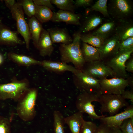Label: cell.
Instances as JSON below:
<instances>
[{"label":"cell","mask_w":133,"mask_h":133,"mask_svg":"<svg viewBox=\"0 0 133 133\" xmlns=\"http://www.w3.org/2000/svg\"><path fill=\"white\" fill-rule=\"evenodd\" d=\"M81 35L80 31L75 33L72 42L68 45L61 44L59 49L62 62L72 63L76 68L81 71L86 63L80 46Z\"/></svg>","instance_id":"obj_1"},{"label":"cell","mask_w":133,"mask_h":133,"mask_svg":"<svg viewBox=\"0 0 133 133\" xmlns=\"http://www.w3.org/2000/svg\"><path fill=\"white\" fill-rule=\"evenodd\" d=\"M38 94L37 88H29L17 101L16 108L17 113L19 118L23 121H30L35 117Z\"/></svg>","instance_id":"obj_2"},{"label":"cell","mask_w":133,"mask_h":133,"mask_svg":"<svg viewBox=\"0 0 133 133\" xmlns=\"http://www.w3.org/2000/svg\"><path fill=\"white\" fill-rule=\"evenodd\" d=\"M29 88L30 83L28 79L19 80L14 76L10 82L0 84V100L11 99L17 102Z\"/></svg>","instance_id":"obj_3"},{"label":"cell","mask_w":133,"mask_h":133,"mask_svg":"<svg viewBox=\"0 0 133 133\" xmlns=\"http://www.w3.org/2000/svg\"><path fill=\"white\" fill-rule=\"evenodd\" d=\"M100 95L87 92L79 94L77 97L75 102L76 106L78 111L83 114L87 113L92 119L99 120L102 117L107 116L106 115H98L95 111V106L92 104L94 101L99 102V96Z\"/></svg>","instance_id":"obj_4"},{"label":"cell","mask_w":133,"mask_h":133,"mask_svg":"<svg viewBox=\"0 0 133 133\" xmlns=\"http://www.w3.org/2000/svg\"><path fill=\"white\" fill-rule=\"evenodd\" d=\"M99 103L101 105L100 112L102 114L108 113L109 116L117 114L120 109L129 105L120 95L100 94L99 96Z\"/></svg>","instance_id":"obj_5"},{"label":"cell","mask_w":133,"mask_h":133,"mask_svg":"<svg viewBox=\"0 0 133 133\" xmlns=\"http://www.w3.org/2000/svg\"><path fill=\"white\" fill-rule=\"evenodd\" d=\"M73 79L75 86L81 93L87 92L101 94L99 79L81 70L73 74Z\"/></svg>","instance_id":"obj_6"},{"label":"cell","mask_w":133,"mask_h":133,"mask_svg":"<svg viewBox=\"0 0 133 133\" xmlns=\"http://www.w3.org/2000/svg\"><path fill=\"white\" fill-rule=\"evenodd\" d=\"M101 94L121 95L129 86L130 76L127 79L119 78H106L99 79Z\"/></svg>","instance_id":"obj_7"},{"label":"cell","mask_w":133,"mask_h":133,"mask_svg":"<svg viewBox=\"0 0 133 133\" xmlns=\"http://www.w3.org/2000/svg\"><path fill=\"white\" fill-rule=\"evenodd\" d=\"M133 50L119 52L104 62L113 71L115 78L127 79L129 76L125 70V64L131 56Z\"/></svg>","instance_id":"obj_8"},{"label":"cell","mask_w":133,"mask_h":133,"mask_svg":"<svg viewBox=\"0 0 133 133\" xmlns=\"http://www.w3.org/2000/svg\"><path fill=\"white\" fill-rule=\"evenodd\" d=\"M10 9L12 16L16 22L18 31L23 37L26 48L29 50L31 36L21 3H16Z\"/></svg>","instance_id":"obj_9"},{"label":"cell","mask_w":133,"mask_h":133,"mask_svg":"<svg viewBox=\"0 0 133 133\" xmlns=\"http://www.w3.org/2000/svg\"><path fill=\"white\" fill-rule=\"evenodd\" d=\"M81 71L97 79L115 77L111 69L103 61L99 60L86 63Z\"/></svg>","instance_id":"obj_10"},{"label":"cell","mask_w":133,"mask_h":133,"mask_svg":"<svg viewBox=\"0 0 133 133\" xmlns=\"http://www.w3.org/2000/svg\"><path fill=\"white\" fill-rule=\"evenodd\" d=\"M107 10L109 15L120 20L129 17L133 11L131 3L127 0H111L107 6Z\"/></svg>","instance_id":"obj_11"},{"label":"cell","mask_w":133,"mask_h":133,"mask_svg":"<svg viewBox=\"0 0 133 133\" xmlns=\"http://www.w3.org/2000/svg\"><path fill=\"white\" fill-rule=\"evenodd\" d=\"M120 42L115 35L104 40L98 48L99 60L105 62L119 52Z\"/></svg>","instance_id":"obj_12"},{"label":"cell","mask_w":133,"mask_h":133,"mask_svg":"<svg viewBox=\"0 0 133 133\" xmlns=\"http://www.w3.org/2000/svg\"><path fill=\"white\" fill-rule=\"evenodd\" d=\"M133 117V105H129L123 111L112 116L102 117L99 120L101 123L108 127H119L125 119Z\"/></svg>","instance_id":"obj_13"},{"label":"cell","mask_w":133,"mask_h":133,"mask_svg":"<svg viewBox=\"0 0 133 133\" xmlns=\"http://www.w3.org/2000/svg\"><path fill=\"white\" fill-rule=\"evenodd\" d=\"M40 65L49 71L56 73L69 71L74 74L80 71L74 67L62 62L44 60L41 61Z\"/></svg>","instance_id":"obj_14"},{"label":"cell","mask_w":133,"mask_h":133,"mask_svg":"<svg viewBox=\"0 0 133 133\" xmlns=\"http://www.w3.org/2000/svg\"><path fill=\"white\" fill-rule=\"evenodd\" d=\"M52 44L49 33L43 28L37 47L40 55L43 57L50 56L54 50Z\"/></svg>","instance_id":"obj_15"},{"label":"cell","mask_w":133,"mask_h":133,"mask_svg":"<svg viewBox=\"0 0 133 133\" xmlns=\"http://www.w3.org/2000/svg\"><path fill=\"white\" fill-rule=\"evenodd\" d=\"M53 43H60L68 45L72 42L73 39L66 29L58 27L51 28L47 30Z\"/></svg>","instance_id":"obj_16"},{"label":"cell","mask_w":133,"mask_h":133,"mask_svg":"<svg viewBox=\"0 0 133 133\" xmlns=\"http://www.w3.org/2000/svg\"><path fill=\"white\" fill-rule=\"evenodd\" d=\"M80 17L74 13L60 10L53 13L50 21L55 22H64L66 24L78 25L80 24Z\"/></svg>","instance_id":"obj_17"},{"label":"cell","mask_w":133,"mask_h":133,"mask_svg":"<svg viewBox=\"0 0 133 133\" xmlns=\"http://www.w3.org/2000/svg\"><path fill=\"white\" fill-rule=\"evenodd\" d=\"M25 43L18 37L17 34L0 25V44L13 46Z\"/></svg>","instance_id":"obj_18"},{"label":"cell","mask_w":133,"mask_h":133,"mask_svg":"<svg viewBox=\"0 0 133 133\" xmlns=\"http://www.w3.org/2000/svg\"><path fill=\"white\" fill-rule=\"evenodd\" d=\"M120 24L116 28L115 34L120 42L133 37V24L132 21L124 20H121Z\"/></svg>","instance_id":"obj_19"},{"label":"cell","mask_w":133,"mask_h":133,"mask_svg":"<svg viewBox=\"0 0 133 133\" xmlns=\"http://www.w3.org/2000/svg\"><path fill=\"white\" fill-rule=\"evenodd\" d=\"M64 119L65 124L68 125L72 133H80L84 120L83 113L78 111L70 116L64 117Z\"/></svg>","instance_id":"obj_20"},{"label":"cell","mask_w":133,"mask_h":133,"mask_svg":"<svg viewBox=\"0 0 133 133\" xmlns=\"http://www.w3.org/2000/svg\"><path fill=\"white\" fill-rule=\"evenodd\" d=\"M9 59L19 66L29 67L33 65H40L41 61L33 57L14 52H10L8 55Z\"/></svg>","instance_id":"obj_21"},{"label":"cell","mask_w":133,"mask_h":133,"mask_svg":"<svg viewBox=\"0 0 133 133\" xmlns=\"http://www.w3.org/2000/svg\"><path fill=\"white\" fill-rule=\"evenodd\" d=\"M28 24L31 39L35 46L37 48L40 34L43 28L42 24L33 16L29 19Z\"/></svg>","instance_id":"obj_22"},{"label":"cell","mask_w":133,"mask_h":133,"mask_svg":"<svg viewBox=\"0 0 133 133\" xmlns=\"http://www.w3.org/2000/svg\"><path fill=\"white\" fill-rule=\"evenodd\" d=\"M81 48L83 57L86 63L99 60L98 48L83 42Z\"/></svg>","instance_id":"obj_23"},{"label":"cell","mask_w":133,"mask_h":133,"mask_svg":"<svg viewBox=\"0 0 133 133\" xmlns=\"http://www.w3.org/2000/svg\"><path fill=\"white\" fill-rule=\"evenodd\" d=\"M53 13L51 10L48 7L35 5L34 16L41 23L50 20Z\"/></svg>","instance_id":"obj_24"},{"label":"cell","mask_w":133,"mask_h":133,"mask_svg":"<svg viewBox=\"0 0 133 133\" xmlns=\"http://www.w3.org/2000/svg\"><path fill=\"white\" fill-rule=\"evenodd\" d=\"M115 25L114 22H107L102 25L92 34L98 36L104 40L107 39L114 29Z\"/></svg>","instance_id":"obj_25"},{"label":"cell","mask_w":133,"mask_h":133,"mask_svg":"<svg viewBox=\"0 0 133 133\" xmlns=\"http://www.w3.org/2000/svg\"><path fill=\"white\" fill-rule=\"evenodd\" d=\"M102 21L100 16L92 15L86 19L81 28V31L86 32L91 30L100 24Z\"/></svg>","instance_id":"obj_26"},{"label":"cell","mask_w":133,"mask_h":133,"mask_svg":"<svg viewBox=\"0 0 133 133\" xmlns=\"http://www.w3.org/2000/svg\"><path fill=\"white\" fill-rule=\"evenodd\" d=\"M53 116L54 133H65L64 129V117L62 114L59 111L55 110Z\"/></svg>","instance_id":"obj_27"},{"label":"cell","mask_w":133,"mask_h":133,"mask_svg":"<svg viewBox=\"0 0 133 133\" xmlns=\"http://www.w3.org/2000/svg\"><path fill=\"white\" fill-rule=\"evenodd\" d=\"M81 40L93 46L100 48L104 41L100 37L92 34L81 35Z\"/></svg>","instance_id":"obj_28"},{"label":"cell","mask_w":133,"mask_h":133,"mask_svg":"<svg viewBox=\"0 0 133 133\" xmlns=\"http://www.w3.org/2000/svg\"><path fill=\"white\" fill-rule=\"evenodd\" d=\"M52 4L55 5L60 10H66L74 13V2L72 0H51Z\"/></svg>","instance_id":"obj_29"},{"label":"cell","mask_w":133,"mask_h":133,"mask_svg":"<svg viewBox=\"0 0 133 133\" xmlns=\"http://www.w3.org/2000/svg\"><path fill=\"white\" fill-rule=\"evenodd\" d=\"M107 0H99L91 6L90 10L98 11L104 16L108 17L109 15L107 10Z\"/></svg>","instance_id":"obj_30"},{"label":"cell","mask_w":133,"mask_h":133,"mask_svg":"<svg viewBox=\"0 0 133 133\" xmlns=\"http://www.w3.org/2000/svg\"><path fill=\"white\" fill-rule=\"evenodd\" d=\"M20 3L23 11L27 15L30 17L34 16L35 5L33 0H25Z\"/></svg>","instance_id":"obj_31"},{"label":"cell","mask_w":133,"mask_h":133,"mask_svg":"<svg viewBox=\"0 0 133 133\" xmlns=\"http://www.w3.org/2000/svg\"><path fill=\"white\" fill-rule=\"evenodd\" d=\"M98 126L93 122L84 120L80 133H94Z\"/></svg>","instance_id":"obj_32"},{"label":"cell","mask_w":133,"mask_h":133,"mask_svg":"<svg viewBox=\"0 0 133 133\" xmlns=\"http://www.w3.org/2000/svg\"><path fill=\"white\" fill-rule=\"evenodd\" d=\"M133 50V37H129L120 43L119 52Z\"/></svg>","instance_id":"obj_33"},{"label":"cell","mask_w":133,"mask_h":133,"mask_svg":"<svg viewBox=\"0 0 133 133\" xmlns=\"http://www.w3.org/2000/svg\"><path fill=\"white\" fill-rule=\"evenodd\" d=\"M119 128L123 133H133V117L125 120Z\"/></svg>","instance_id":"obj_34"},{"label":"cell","mask_w":133,"mask_h":133,"mask_svg":"<svg viewBox=\"0 0 133 133\" xmlns=\"http://www.w3.org/2000/svg\"><path fill=\"white\" fill-rule=\"evenodd\" d=\"M11 122L8 118L0 116V133H10Z\"/></svg>","instance_id":"obj_35"},{"label":"cell","mask_w":133,"mask_h":133,"mask_svg":"<svg viewBox=\"0 0 133 133\" xmlns=\"http://www.w3.org/2000/svg\"><path fill=\"white\" fill-rule=\"evenodd\" d=\"M51 0H33L35 5L43 6L50 8L51 10H54V7L51 2Z\"/></svg>","instance_id":"obj_36"},{"label":"cell","mask_w":133,"mask_h":133,"mask_svg":"<svg viewBox=\"0 0 133 133\" xmlns=\"http://www.w3.org/2000/svg\"><path fill=\"white\" fill-rule=\"evenodd\" d=\"M92 0H76L74 2L75 7H86L90 6L92 4Z\"/></svg>","instance_id":"obj_37"},{"label":"cell","mask_w":133,"mask_h":133,"mask_svg":"<svg viewBox=\"0 0 133 133\" xmlns=\"http://www.w3.org/2000/svg\"><path fill=\"white\" fill-rule=\"evenodd\" d=\"M121 95L123 99L130 100L132 104H133V89L125 90Z\"/></svg>","instance_id":"obj_38"},{"label":"cell","mask_w":133,"mask_h":133,"mask_svg":"<svg viewBox=\"0 0 133 133\" xmlns=\"http://www.w3.org/2000/svg\"><path fill=\"white\" fill-rule=\"evenodd\" d=\"M110 128L105 124L101 123L99 126L94 133H109Z\"/></svg>","instance_id":"obj_39"},{"label":"cell","mask_w":133,"mask_h":133,"mask_svg":"<svg viewBox=\"0 0 133 133\" xmlns=\"http://www.w3.org/2000/svg\"><path fill=\"white\" fill-rule=\"evenodd\" d=\"M125 70L127 71L133 73V58L131 56L128 59L125 64Z\"/></svg>","instance_id":"obj_40"},{"label":"cell","mask_w":133,"mask_h":133,"mask_svg":"<svg viewBox=\"0 0 133 133\" xmlns=\"http://www.w3.org/2000/svg\"><path fill=\"white\" fill-rule=\"evenodd\" d=\"M6 6L10 9L16 4V2L14 0H4Z\"/></svg>","instance_id":"obj_41"},{"label":"cell","mask_w":133,"mask_h":133,"mask_svg":"<svg viewBox=\"0 0 133 133\" xmlns=\"http://www.w3.org/2000/svg\"><path fill=\"white\" fill-rule=\"evenodd\" d=\"M109 133H123L119 127L110 128Z\"/></svg>","instance_id":"obj_42"},{"label":"cell","mask_w":133,"mask_h":133,"mask_svg":"<svg viewBox=\"0 0 133 133\" xmlns=\"http://www.w3.org/2000/svg\"><path fill=\"white\" fill-rule=\"evenodd\" d=\"M4 58L3 55L0 53V66L3 63Z\"/></svg>","instance_id":"obj_43"},{"label":"cell","mask_w":133,"mask_h":133,"mask_svg":"<svg viewBox=\"0 0 133 133\" xmlns=\"http://www.w3.org/2000/svg\"></svg>","instance_id":"obj_44"},{"label":"cell","mask_w":133,"mask_h":133,"mask_svg":"<svg viewBox=\"0 0 133 133\" xmlns=\"http://www.w3.org/2000/svg\"><path fill=\"white\" fill-rule=\"evenodd\" d=\"M23 133V132H22V133Z\"/></svg>","instance_id":"obj_45"}]
</instances>
